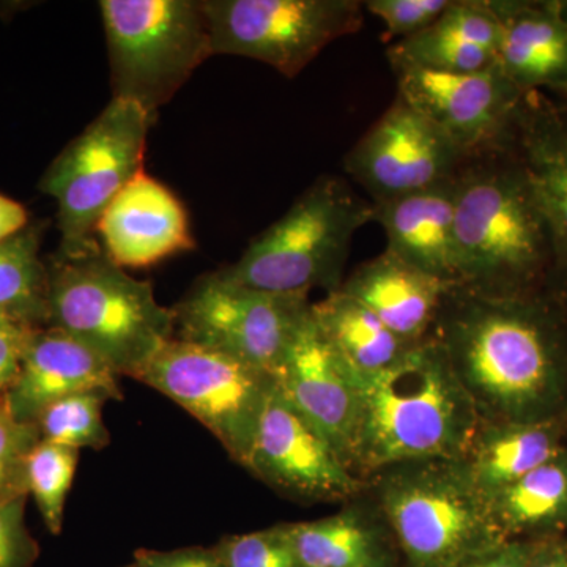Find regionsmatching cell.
<instances>
[{"instance_id":"obj_1","label":"cell","mask_w":567,"mask_h":567,"mask_svg":"<svg viewBox=\"0 0 567 567\" xmlns=\"http://www.w3.org/2000/svg\"><path fill=\"white\" fill-rule=\"evenodd\" d=\"M431 336L481 424L554 420L565 394L566 333L536 295L488 297L453 286Z\"/></svg>"},{"instance_id":"obj_2","label":"cell","mask_w":567,"mask_h":567,"mask_svg":"<svg viewBox=\"0 0 567 567\" xmlns=\"http://www.w3.org/2000/svg\"><path fill=\"white\" fill-rule=\"evenodd\" d=\"M456 254L458 286L488 297L535 295L555 278L550 229L513 144L458 167Z\"/></svg>"},{"instance_id":"obj_3","label":"cell","mask_w":567,"mask_h":567,"mask_svg":"<svg viewBox=\"0 0 567 567\" xmlns=\"http://www.w3.org/2000/svg\"><path fill=\"white\" fill-rule=\"evenodd\" d=\"M358 382L353 472L364 483L401 462L461 458L480 429L472 399L432 336L391 368Z\"/></svg>"},{"instance_id":"obj_4","label":"cell","mask_w":567,"mask_h":567,"mask_svg":"<svg viewBox=\"0 0 567 567\" xmlns=\"http://www.w3.org/2000/svg\"><path fill=\"white\" fill-rule=\"evenodd\" d=\"M44 264L47 327L89 347L118 375L134 379L175 338L173 309L158 303L152 282L112 262L100 241L80 252L58 249Z\"/></svg>"},{"instance_id":"obj_5","label":"cell","mask_w":567,"mask_h":567,"mask_svg":"<svg viewBox=\"0 0 567 567\" xmlns=\"http://www.w3.org/2000/svg\"><path fill=\"white\" fill-rule=\"evenodd\" d=\"M401 550L402 567H457L506 543L461 458H423L365 481Z\"/></svg>"},{"instance_id":"obj_6","label":"cell","mask_w":567,"mask_h":567,"mask_svg":"<svg viewBox=\"0 0 567 567\" xmlns=\"http://www.w3.org/2000/svg\"><path fill=\"white\" fill-rule=\"evenodd\" d=\"M374 221V204L344 178L322 175L292 207L257 235L240 259L221 268L235 282L275 293L336 292L354 234Z\"/></svg>"},{"instance_id":"obj_7","label":"cell","mask_w":567,"mask_h":567,"mask_svg":"<svg viewBox=\"0 0 567 567\" xmlns=\"http://www.w3.org/2000/svg\"><path fill=\"white\" fill-rule=\"evenodd\" d=\"M100 11L112 99L137 104L155 122L213 58L203 0H102Z\"/></svg>"},{"instance_id":"obj_8","label":"cell","mask_w":567,"mask_h":567,"mask_svg":"<svg viewBox=\"0 0 567 567\" xmlns=\"http://www.w3.org/2000/svg\"><path fill=\"white\" fill-rule=\"evenodd\" d=\"M152 125L137 104L111 99L41 175L40 192L58 203L59 251L80 252L99 241L96 226L107 205L144 171Z\"/></svg>"},{"instance_id":"obj_9","label":"cell","mask_w":567,"mask_h":567,"mask_svg":"<svg viewBox=\"0 0 567 567\" xmlns=\"http://www.w3.org/2000/svg\"><path fill=\"white\" fill-rule=\"evenodd\" d=\"M134 380L185 409L245 468L275 377L229 354L174 338Z\"/></svg>"},{"instance_id":"obj_10","label":"cell","mask_w":567,"mask_h":567,"mask_svg":"<svg viewBox=\"0 0 567 567\" xmlns=\"http://www.w3.org/2000/svg\"><path fill=\"white\" fill-rule=\"evenodd\" d=\"M203 9L213 55L262 62L286 78L360 31L364 20L358 0H203Z\"/></svg>"},{"instance_id":"obj_11","label":"cell","mask_w":567,"mask_h":567,"mask_svg":"<svg viewBox=\"0 0 567 567\" xmlns=\"http://www.w3.org/2000/svg\"><path fill=\"white\" fill-rule=\"evenodd\" d=\"M309 308V295L252 289L213 271L174 306L175 338L276 377Z\"/></svg>"},{"instance_id":"obj_12","label":"cell","mask_w":567,"mask_h":567,"mask_svg":"<svg viewBox=\"0 0 567 567\" xmlns=\"http://www.w3.org/2000/svg\"><path fill=\"white\" fill-rule=\"evenodd\" d=\"M398 96L427 118L464 153L477 155L513 141L525 93L498 66L476 73H447L391 66Z\"/></svg>"},{"instance_id":"obj_13","label":"cell","mask_w":567,"mask_h":567,"mask_svg":"<svg viewBox=\"0 0 567 567\" xmlns=\"http://www.w3.org/2000/svg\"><path fill=\"white\" fill-rule=\"evenodd\" d=\"M245 468L301 503L352 502L365 488L334 446L284 398L276 380Z\"/></svg>"},{"instance_id":"obj_14","label":"cell","mask_w":567,"mask_h":567,"mask_svg":"<svg viewBox=\"0 0 567 567\" xmlns=\"http://www.w3.org/2000/svg\"><path fill=\"white\" fill-rule=\"evenodd\" d=\"M465 158L445 134L395 96L347 153L344 167L369 200L379 204L453 181Z\"/></svg>"},{"instance_id":"obj_15","label":"cell","mask_w":567,"mask_h":567,"mask_svg":"<svg viewBox=\"0 0 567 567\" xmlns=\"http://www.w3.org/2000/svg\"><path fill=\"white\" fill-rule=\"evenodd\" d=\"M275 380L284 398L334 446L353 472L361 416L360 382L317 322L312 303L298 324Z\"/></svg>"},{"instance_id":"obj_16","label":"cell","mask_w":567,"mask_h":567,"mask_svg":"<svg viewBox=\"0 0 567 567\" xmlns=\"http://www.w3.org/2000/svg\"><path fill=\"white\" fill-rule=\"evenodd\" d=\"M96 235L103 251L122 268L151 267L196 248L185 205L145 171L107 205Z\"/></svg>"},{"instance_id":"obj_17","label":"cell","mask_w":567,"mask_h":567,"mask_svg":"<svg viewBox=\"0 0 567 567\" xmlns=\"http://www.w3.org/2000/svg\"><path fill=\"white\" fill-rule=\"evenodd\" d=\"M121 375L102 357L76 339L51 327L32 331L20 372L3 398L20 423L35 424L47 406L66 395L102 391L122 401Z\"/></svg>"},{"instance_id":"obj_18","label":"cell","mask_w":567,"mask_h":567,"mask_svg":"<svg viewBox=\"0 0 567 567\" xmlns=\"http://www.w3.org/2000/svg\"><path fill=\"white\" fill-rule=\"evenodd\" d=\"M511 144L550 229L555 278L567 281V102L525 93Z\"/></svg>"},{"instance_id":"obj_19","label":"cell","mask_w":567,"mask_h":567,"mask_svg":"<svg viewBox=\"0 0 567 567\" xmlns=\"http://www.w3.org/2000/svg\"><path fill=\"white\" fill-rule=\"evenodd\" d=\"M499 24L496 66L522 93L567 95V24L558 0H488Z\"/></svg>"},{"instance_id":"obj_20","label":"cell","mask_w":567,"mask_h":567,"mask_svg":"<svg viewBox=\"0 0 567 567\" xmlns=\"http://www.w3.org/2000/svg\"><path fill=\"white\" fill-rule=\"evenodd\" d=\"M386 251L450 286H458L456 177L431 188L374 204Z\"/></svg>"},{"instance_id":"obj_21","label":"cell","mask_w":567,"mask_h":567,"mask_svg":"<svg viewBox=\"0 0 567 567\" xmlns=\"http://www.w3.org/2000/svg\"><path fill=\"white\" fill-rule=\"evenodd\" d=\"M451 287L385 249L358 265L339 290L374 312L399 338L420 344L432 334Z\"/></svg>"},{"instance_id":"obj_22","label":"cell","mask_w":567,"mask_h":567,"mask_svg":"<svg viewBox=\"0 0 567 567\" xmlns=\"http://www.w3.org/2000/svg\"><path fill=\"white\" fill-rule=\"evenodd\" d=\"M499 24L488 0H451L425 31L388 48L391 66L476 73L496 65Z\"/></svg>"},{"instance_id":"obj_23","label":"cell","mask_w":567,"mask_h":567,"mask_svg":"<svg viewBox=\"0 0 567 567\" xmlns=\"http://www.w3.org/2000/svg\"><path fill=\"white\" fill-rule=\"evenodd\" d=\"M353 499L333 516L289 524L301 567H402L401 550L374 499Z\"/></svg>"},{"instance_id":"obj_24","label":"cell","mask_w":567,"mask_h":567,"mask_svg":"<svg viewBox=\"0 0 567 567\" xmlns=\"http://www.w3.org/2000/svg\"><path fill=\"white\" fill-rule=\"evenodd\" d=\"M563 450L555 417L539 423L481 424L461 462L473 486L487 499Z\"/></svg>"},{"instance_id":"obj_25","label":"cell","mask_w":567,"mask_h":567,"mask_svg":"<svg viewBox=\"0 0 567 567\" xmlns=\"http://www.w3.org/2000/svg\"><path fill=\"white\" fill-rule=\"evenodd\" d=\"M317 322L357 377H371L398 363L412 347L364 305L342 290L312 303Z\"/></svg>"},{"instance_id":"obj_26","label":"cell","mask_w":567,"mask_h":567,"mask_svg":"<svg viewBox=\"0 0 567 567\" xmlns=\"http://www.w3.org/2000/svg\"><path fill=\"white\" fill-rule=\"evenodd\" d=\"M507 540L567 525V451L487 498Z\"/></svg>"},{"instance_id":"obj_27","label":"cell","mask_w":567,"mask_h":567,"mask_svg":"<svg viewBox=\"0 0 567 567\" xmlns=\"http://www.w3.org/2000/svg\"><path fill=\"white\" fill-rule=\"evenodd\" d=\"M47 227V221H31L0 244V311L33 327H47L48 274L40 254Z\"/></svg>"},{"instance_id":"obj_28","label":"cell","mask_w":567,"mask_h":567,"mask_svg":"<svg viewBox=\"0 0 567 567\" xmlns=\"http://www.w3.org/2000/svg\"><path fill=\"white\" fill-rule=\"evenodd\" d=\"M107 401L110 395L102 391H84L55 401L37 417L40 440L78 451L103 450L111 443L103 420Z\"/></svg>"},{"instance_id":"obj_29","label":"cell","mask_w":567,"mask_h":567,"mask_svg":"<svg viewBox=\"0 0 567 567\" xmlns=\"http://www.w3.org/2000/svg\"><path fill=\"white\" fill-rule=\"evenodd\" d=\"M80 451L40 440L29 454L25 465V487L39 507L44 527L59 536L63 529L66 498H69Z\"/></svg>"},{"instance_id":"obj_30","label":"cell","mask_w":567,"mask_h":567,"mask_svg":"<svg viewBox=\"0 0 567 567\" xmlns=\"http://www.w3.org/2000/svg\"><path fill=\"white\" fill-rule=\"evenodd\" d=\"M224 567H301L289 524L226 536L215 546Z\"/></svg>"},{"instance_id":"obj_31","label":"cell","mask_w":567,"mask_h":567,"mask_svg":"<svg viewBox=\"0 0 567 567\" xmlns=\"http://www.w3.org/2000/svg\"><path fill=\"white\" fill-rule=\"evenodd\" d=\"M40 442L35 424L20 423L0 401V499L29 495L25 465L29 454Z\"/></svg>"},{"instance_id":"obj_32","label":"cell","mask_w":567,"mask_h":567,"mask_svg":"<svg viewBox=\"0 0 567 567\" xmlns=\"http://www.w3.org/2000/svg\"><path fill=\"white\" fill-rule=\"evenodd\" d=\"M451 6V0H368L365 10L385 24V40L401 41L425 31Z\"/></svg>"},{"instance_id":"obj_33","label":"cell","mask_w":567,"mask_h":567,"mask_svg":"<svg viewBox=\"0 0 567 567\" xmlns=\"http://www.w3.org/2000/svg\"><path fill=\"white\" fill-rule=\"evenodd\" d=\"M29 495L0 499V567H32L40 546L25 524Z\"/></svg>"},{"instance_id":"obj_34","label":"cell","mask_w":567,"mask_h":567,"mask_svg":"<svg viewBox=\"0 0 567 567\" xmlns=\"http://www.w3.org/2000/svg\"><path fill=\"white\" fill-rule=\"evenodd\" d=\"M35 328L39 327L24 322L20 317L0 311V401L6 398L17 380L25 347Z\"/></svg>"},{"instance_id":"obj_35","label":"cell","mask_w":567,"mask_h":567,"mask_svg":"<svg viewBox=\"0 0 567 567\" xmlns=\"http://www.w3.org/2000/svg\"><path fill=\"white\" fill-rule=\"evenodd\" d=\"M134 567H224L215 547H186L177 550H137Z\"/></svg>"},{"instance_id":"obj_36","label":"cell","mask_w":567,"mask_h":567,"mask_svg":"<svg viewBox=\"0 0 567 567\" xmlns=\"http://www.w3.org/2000/svg\"><path fill=\"white\" fill-rule=\"evenodd\" d=\"M533 544L535 543L522 539L506 540L502 546L492 548L457 567H528Z\"/></svg>"},{"instance_id":"obj_37","label":"cell","mask_w":567,"mask_h":567,"mask_svg":"<svg viewBox=\"0 0 567 567\" xmlns=\"http://www.w3.org/2000/svg\"><path fill=\"white\" fill-rule=\"evenodd\" d=\"M31 224L24 205L0 194V244L22 233Z\"/></svg>"},{"instance_id":"obj_38","label":"cell","mask_w":567,"mask_h":567,"mask_svg":"<svg viewBox=\"0 0 567 567\" xmlns=\"http://www.w3.org/2000/svg\"><path fill=\"white\" fill-rule=\"evenodd\" d=\"M528 567H567V546L555 539L533 544Z\"/></svg>"},{"instance_id":"obj_39","label":"cell","mask_w":567,"mask_h":567,"mask_svg":"<svg viewBox=\"0 0 567 567\" xmlns=\"http://www.w3.org/2000/svg\"><path fill=\"white\" fill-rule=\"evenodd\" d=\"M21 7H22V3H20V2H17V3H11V2L0 3V13H13V11L20 10Z\"/></svg>"},{"instance_id":"obj_40","label":"cell","mask_w":567,"mask_h":567,"mask_svg":"<svg viewBox=\"0 0 567 567\" xmlns=\"http://www.w3.org/2000/svg\"><path fill=\"white\" fill-rule=\"evenodd\" d=\"M559 14L567 24V0H558Z\"/></svg>"},{"instance_id":"obj_41","label":"cell","mask_w":567,"mask_h":567,"mask_svg":"<svg viewBox=\"0 0 567 567\" xmlns=\"http://www.w3.org/2000/svg\"><path fill=\"white\" fill-rule=\"evenodd\" d=\"M126 567H134V565H133V563H132V565H130V566H126Z\"/></svg>"}]
</instances>
